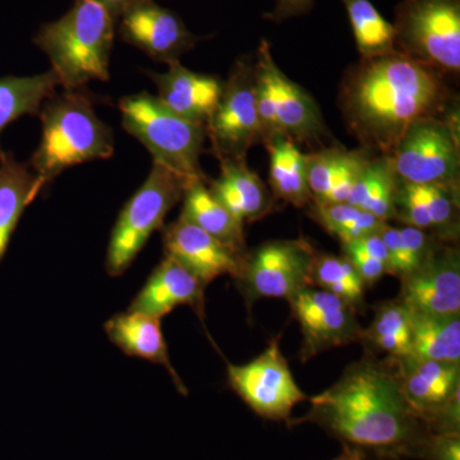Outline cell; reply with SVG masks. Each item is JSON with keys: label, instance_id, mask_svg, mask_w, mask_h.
I'll use <instances>...</instances> for the list:
<instances>
[{"label": "cell", "instance_id": "cell-1", "mask_svg": "<svg viewBox=\"0 0 460 460\" xmlns=\"http://www.w3.org/2000/svg\"><path fill=\"white\" fill-rule=\"evenodd\" d=\"M304 417L288 425H319L341 444L370 460L420 459L432 432L402 394L392 358L366 356L345 370L337 384L310 399Z\"/></svg>", "mask_w": 460, "mask_h": 460}, {"label": "cell", "instance_id": "cell-2", "mask_svg": "<svg viewBox=\"0 0 460 460\" xmlns=\"http://www.w3.org/2000/svg\"><path fill=\"white\" fill-rule=\"evenodd\" d=\"M447 87L438 72L395 51L362 59L344 81L341 102L354 135L392 155L411 124L436 117Z\"/></svg>", "mask_w": 460, "mask_h": 460}, {"label": "cell", "instance_id": "cell-3", "mask_svg": "<svg viewBox=\"0 0 460 460\" xmlns=\"http://www.w3.org/2000/svg\"><path fill=\"white\" fill-rule=\"evenodd\" d=\"M115 23L98 3L75 0L65 16L41 27L33 42L49 58L59 86L69 91L91 81L107 83Z\"/></svg>", "mask_w": 460, "mask_h": 460}, {"label": "cell", "instance_id": "cell-4", "mask_svg": "<svg viewBox=\"0 0 460 460\" xmlns=\"http://www.w3.org/2000/svg\"><path fill=\"white\" fill-rule=\"evenodd\" d=\"M39 115L42 137L30 166L45 183L71 166L113 155V131L99 119L83 89L51 96Z\"/></svg>", "mask_w": 460, "mask_h": 460}, {"label": "cell", "instance_id": "cell-5", "mask_svg": "<svg viewBox=\"0 0 460 460\" xmlns=\"http://www.w3.org/2000/svg\"><path fill=\"white\" fill-rule=\"evenodd\" d=\"M123 128L150 151L154 163L165 166L187 181H205L199 165L204 150V126L172 113L147 93L119 102Z\"/></svg>", "mask_w": 460, "mask_h": 460}, {"label": "cell", "instance_id": "cell-6", "mask_svg": "<svg viewBox=\"0 0 460 460\" xmlns=\"http://www.w3.org/2000/svg\"><path fill=\"white\" fill-rule=\"evenodd\" d=\"M190 181L154 163L141 189L126 202L113 230L105 270L118 278L128 270L154 232L164 226L166 215L183 198Z\"/></svg>", "mask_w": 460, "mask_h": 460}, {"label": "cell", "instance_id": "cell-7", "mask_svg": "<svg viewBox=\"0 0 460 460\" xmlns=\"http://www.w3.org/2000/svg\"><path fill=\"white\" fill-rule=\"evenodd\" d=\"M393 25L399 53L438 74H458L460 0H402Z\"/></svg>", "mask_w": 460, "mask_h": 460}, {"label": "cell", "instance_id": "cell-8", "mask_svg": "<svg viewBox=\"0 0 460 460\" xmlns=\"http://www.w3.org/2000/svg\"><path fill=\"white\" fill-rule=\"evenodd\" d=\"M316 250L305 239L271 241L246 253L237 280L248 308L260 298L289 301L313 287L311 269Z\"/></svg>", "mask_w": 460, "mask_h": 460}, {"label": "cell", "instance_id": "cell-9", "mask_svg": "<svg viewBox=\"0 0 460 460\" xmlns=\"http://www.w3.org/2000/svg\"><path fill=\"white\" fill-rule=\"evenodd\" d=\"M389 159L398 181L459 189V138L438 117L411 124Z\"/></svg>", "mask_w": 460, "mask_h": 460}, {"label": "cell", "instance_id": "cell-10", "mask_svg": "<svg viewBox=\"0 0 460 460\" xmlns=\"http://www.w3.org/2000/svg\"><path fill=\"white\" fill-rule=\"evenodd\" d=\"M226 377L230 389L265 420L289 422L293 408L307 399L281 353L279 338L272 339L268 348L246 365L228 363Z\"/></svg>", "mask_w": 460, "mask_h": 460}, {"label": "cell", "instance_id": "cell-11", "mask_svg": "<svg viewBox=\"0 0 460 460\" xmlns=\"http://www.w3.org/2000/svg\"><path fill=\"white\" fill-rule=\"evenodd\" d=\"M217 159H246L247 151L262 141L256 105L255 66L239 60L224 83L217 107L205 126Z\"/></svg>", "mask_w": 460, "mask_h": 460}, {"label": "cell", "instance_id": "cell-12", "mask_svg": "<svg viewBox=\"0 0 460 460\" xmlns=\"http://www.w3.org/2000/svg\"><path fill=\"white\" fill-rule=\"evenodd\" d=\"M288 302L301 326L302 362L332 348L361 341L363 329L357 319L358 311L339 296L310 287Z\"/></svg>", "mask_w": 460, "mask_h": 460}, {"label": "cell", "instance_id": "cell-13", "mask_svg": "<svg viewBox=\"0 0 460 460\" xmlns=\"http://www.w3.org/2000/svg\"><path fill=\"white\" fill-rule=\"evenodd\" d=\"M118 20L122 40L157 62H177L198 42L178 14L154 0H133Z\"/></svg>", "mask_w": 460, "mask_h": 460}, {"label": "cell", "instance_id": "cell-14", "mask_svg": "<svg viewBox=\"0 0 460 460\" xmlns=\"http://www.w3.org/2000/svg\"><path fill=\"white\" fill-rule=\"evenodd\" d=\"M402 302L411 314H460V253L441 243L416 271L402 278Z\"/></svg>", "mask_w": 460, "mask_h": 460}, {"label": "cell", "instance_id": "cell-15", "mask_svg": "<svg viewBox=\"0 0 460 460\" xmlns=\"http://www.w3.org/2000/svg\"><path fill=\"white\" fill-rule=\"evenodd\" d=\"M163 244L165 256L180 262L205 287L223 275L235 279L246 256L181 217L163 226Z\"/></svg>", "mask_w": 460, "mask_h": 460}, {"label": "cell", "instance_id": "cell-16", "mask_svg": "<svg viewBox=\"0 0 460 460\" xmlns=\"http://www.w3.org/2000/svg\"><path fill=\"white\" fill-rule=\"evenodd\" d=\"M395 219L443 243H454L459 238V189L398 181Z\"/></svg>", "mask_w": 460, "mask_h": 460}, {"label": "cell", "instance_id": "cell-17", "mask_svg": "<svg viewBox=\"0 0 460 460\" xmlns=\"http://www.w3.org/2000/svg\"><path fill=\"white\" fill-rule=\"evenodd\" d=\"M257 57L262 60L270 78L275 136L304 141L319 135L323 129V122L313 96L284 75L272 58L268 41L260 44Z\"/></svg>", "mask_w": 460, "mask_h": 460}, {"label": "cell", "instance_id": "cell-18", "mask_svg": "<svg viewBox=\"0 0 460 460\" xmlns=\"http://www.w3.org/2000/svg\"><path fill=\"white\" fill-rule=\"evenodd\" d=\"M205 286L172 257L164 256L146 284L133 298L128 311L162 320L180 305H189L204 323Z\"/></svg>", "mask_w": 460, "mask_h": 460}, {"label": "cell", "instance_id": "cell-19", "mask_svg": "<svg viewBox=\"0 0 460 460\" xmlns=\"http://www.w3.org/2000/svg\"><path fill=\"white\" fill-rule=\"evenodd\" d=\"M389 358L394 362L402 394L425 422L460 387V365L417 358L411 354Z\"/></svg>", "mask_w": 460, "mask_h": 460}, {"label": "cell", "instance_id": "cell-20", "mask_svg": "<svg viewBox=\"0 0 460 460\" xmlns=\"http://www.w3.org/2000/svg\"><path fill=\"white\" fill-rule=\"evenodd\" d=\"M157 99L190 123L206 126L223 93L224 83L214 75L195 74L180 62L169 65L166 74H151Z\"/></svg>", "mask_w": 460, "mask_h": 460}, {"label": "cell", "instance_id": "cell-21", "mask_svg": "<svg viewBox=\"0 0 460 460\" xmlns=\"http://www.w3.org/2000/svg\"><path fill=\"white\" fill-rule=\"evenodd\" d=\"M160 321L148 314L127 310V313L114 314L109 319L104 330L109 341L126 356L163 366L171 375L178 392L187 395L189 390L172 367Z\"/></svg>", "mask_w": 460, "mask_h": 460}, {"label": "cell", "instance_id": "cell-22", "mask_svg": "<svg viewBox=\"0 0 460 460\" xmlns=\"http://www.w3.org/2000/svg\"><path fill=\"white\" fill-rule=\"evenodd\" d=\"M219 178L211 181V193L241 224L262 219L272 210L275 198L246 159L220 160Z\"/></svg>", "mask_w": 460, "mask_h": 460}, {"label": "cell", "instance_id": "cell-23", "mask_svg": "<svg viewBox=\"0 0 460 460\" xmlns=\"http://www.w3.org/2000/svg\"><path fill=\"white\" fill-rule=\"evenodd\" d=\"M313 201L345 202L370 157L359 151L330 148L305 155Z\"/></svg>", "mask_w": 460, "mask_h": 460}, {"label": "cell", "instance_id": "cell-24", "mask_svg": "<svg viewBox=\"0 0 460 460\" xmlns=\"http://www.w3.org/2000/svg\"><path fill=\"white\" fill-rule=\"evenodd\" d=\"M47 186L30 164L0 151V262L4 259L26 208Z\"/></svg>", "mask_w": 460, "mask_h": 460}, {"label": "cell", "instance_id": "cell-25", "mask_svg": "<svg viewBox=\"0 0 460 460\" xmlns=\"http://www.w3.org/2000/svg\"><path fill=\"white\" fill-rule=\"evenodd\" d=\"M181 199V217L195 224L235 252L246 255L243 224L239 223L215 198L208 187V180L190 181Z\"/></svg>", "mask_w": 460, "mask_h": 460}, {"label": "cell", "instance_id": "cell-26", "mask_svg": "<svg viewBox=\"0 0 460 460\" xmlns=\"http://www.w3.org/2000/svg\"><path fill=\"white\" fill-rule=\"evenodd\" d=\"M270 155V186L275 199L296 208L313 201L307 184V160L296 141L286 136H275L266 142Z\"/></svg>", "mask_w": 460, "mask_h": 460}, {"label": "cell", "instance_id": "cell-27", "mask_svg": "<svg viewBox=\"0 0 460 460\" xmlns=\"http://www.w3.org/2000/svg\"><path fill=\"white\" fill-rule=\"evenodd\" d=\"M410 354L460 365V314H411Z\"/></svg>", "mask_w": 460, "mask_h": 460}, {"label": "cell", "instance_id": "cell-28", "mask_svg": "<svg viewBox=\"0 0 460 460\" xmlns=\"http://www.w3.org/2000/svg\"><path fill=\"white\" fill-rule=\"evenodd\" d=\"M396 187L398 180L389 156L370 159L345 202L389 223L395 219Z\"/></svg>", "mask_w": 460, "mask_h": 460}, {"label": "cell", "instance_id": "cell-29", "mask_svg": "<svg viewBox=\"0 0 460 460\" xmlns=\"http://www.w3.org/2000/svg\"><path fill=\"white\" fill-rule=\"evenodd\" d=\"M59 86L53 71L32 77L0 78V135L22 115H38ZM2 151V150H0Z\"/></svg>", "mask_w": 460, "mask_h": 460}, {"label": "cell", "instance_id": "cell-30", "mask_svg": "<svg viewBox=\"0 0 460 460\" xmlns=\"http://www.w3.org/2000/svg\"><path fill=\"white\" fill-rule=\"evenodd\" d=\"M411 313L402 302H384L377 305L371 325L362 330L361 341L374 353L407 356L411 349Z\"/></svg>", "mask_w": 460, "mask_h": 460}, {"label": "cell", "instance_id": "cell-31", "mask_svg": "<svg viewBox=\"0 0 460 460\" xmlns=\"http://www.w3.org/2000/svg\"><path fill=\"white\" fill-rule=\"evenodd\" d=\"M362 59L395 53V29L371 0H341Z\"/></svg>", "mask_w": 460, "mask_h": 460}, {"label": "cell", "instance_id": "cell-32", "mask_svg": "<svg viewBox=\"0 0 460 460\" xmlns=\"http://www.w3.org/2000/svg\"><path fill=\"white\" fill-rule=\"evenodd\" d=\"M311 284L343 299L358 313L365 310L367 287L345 256L328 255L316 251L311 269Z\"/></svg>", "mask_w": 460, "mask_h": 460}, {"label": "cell", "instance_id": "cell-33", "mask_svg": "<svg viewBox=\"0 0 460 460\" xmlns=\"http://www.w3.org/2000/svg\"><path fill=\"white\" fill-rule=\"evenodd\" d=\"M308 206L314 222L339 238L341 243L377 234L387 224L348 202L311 201Z\"/></svg>", "mask_w": 460, "mask_h": 460}, {"label": "cell", "instance_id": "cell-34", "mask_svg": "<svg viewBox=\"0 0 460 460\" xmlns=\"http://www.w3.org/2000/svg\"><path fill=\"white\" fill-rule=\"evenodd\" d=\"M341 251L352 262L366 287H374L384 275H390L386 248L380 233L344 242Z\"/></svg>", "mask_w": 460, "mask_h": 460}, {"label": "cell", "instance_id": "cell-35", "mask_svg": "<svg viewBox=\"0 0 460 460\" xmlns=\"http://www.w3.org/2000/svg\"><path fill=\"white\" fill-rule=\"evenodd\" d=\"M420 460H460V435L431 434L423 445Z\"/></svg>", "mask_w": 460, "mask_h": 460}, {"label": "cell", "instance_id": "cell-36", "mask_svg": "<svg viewBox=\"0 0 460 460\" xmlns=\"http://www.w3.org/2000/svg\"><path fill=\"white\" fill-rule=\"evenodd\" d=\"M314 7V0H277L274 11L269 14L268 18L272 21L287 20L301 14L307 13Z\"/></svg>", "mask_w": 460, "mask_h": 460}, {"label": "cell", "instance_id": "cell-37", "mask_svg": "<svg viewBox=\"0 0 460 460\" xmlns=\"http://www.w3.org/2000/svg\"><path fill=\"white\" fill-rule=\"evenodd\" d=\"M93 2L98 3V4L108 9V11L111 12V16L118 21V18L122 14L124 8H126L127 5L131 4L133 0H93Z\"/></svg>", "mask_w": 460, "mask_h": 460}, {"label": "cell", "instance_id": "cell-38", "mask_svg": "<svg viewBox=\"0 0 460 460\" xmlns=\"http://www.w3.org/2000/svg\"><path fill=\"white\" fill-rule=\"evenodd\" d=\"M332 460H370L365 453L349 445L343 444V452Z\"/></svg>", "mask_w": 460, "mask_h": 460}]
</instances>
